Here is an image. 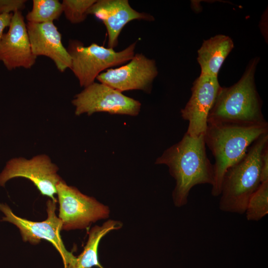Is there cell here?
<instances>
[{
    "label": "cell",
    "mask_w": 268,
    "mask_h": 268,
    "mask_svg": "<svg viewBox=\"0 0 268 268\" xmlns=\"http://www.w3.org/2000/svg\"><path fill=\"white\" fill-rule=\"evenodd\" d=\"M155 164L167 166L175 179L172 199L177 207L187 204L193 187L205 184L212 186L213 183V166L206 155L204 134L193 137L186 133L180 141L156 159Z\"/></svg>",
    "instance_id": "6da1fadb"
},
{
    "label": "cell",
    "mask_w": 268,
    "mask_h": 268,
    "mask_svg": "<svg viewBox=\"0 0 268 268\" xmlns=\"http://www.w3.org/2000/svg\"><path fill=\"white\" fill-rule=\"evenodd\" d=\"M266 134L268 124L246 125L207 122L204 141L215 159L211 192L213 196H220L222 178L227 169L243 157L256 140Z\"/></svg>",
    "instance_id": "7a4b0ae2"
},
{
    "label": "cell",
    "mask_w": 268,
    "mask_h": 268,
    "mask_svg": "<svg viewBox=\"0 0 268 268\" xmlns=\"http://www.w3.org/2000/svg\"><path fill=\"white\" fill-rule=\"evenodd\" d=\"M258 58L249 63L241 78L233 85L221 87L210 110L207 122L246 125L268 124L262 113V101L257 91L255 73Z\"/></svg>",
    "instance_id": "3957f363"
},
{
    "label": "cell",
    "mask_w": 268,
    "mask_h": 268,
    "mask_svg": "<svg viewBox=\"0 0 268 268\" xmlns=\"http://www.w3.org/2000/svg\"><path fill=\"white\" fill-rule=\"evenodd\" d=\"M268 144L266 134L256 140L243 157L227 169L221 184L219 208L221 211L245 213L250 197L261 184V155Z\"/></svg>",
    "instance_id": "277c9868"
},
{
    "label": "cell",
    "mask_w": 268,
    "mask_h": 268,
    "mask_svg": "<svg viewBox=\"0 0 268 268\" xmlns=\"http://www.w3.org/2000/svg\"><path fill=\"white\" fill-rule=\"evenodd\" d=\"M137 42L116 52L93 43L88 46L77 40H70L67 50L70 57V69L84 88L95 82L104 70L129 62L134 56Z\"/></svg>",
    "instance_id": "5b68a950"
},
{
    "label": "cell",
    "mask_w": 268,
    "mask_h": 268,
    "mask_svg": "<svg viewBox=\"0 0 268 268\" xmlns=\"http://www.w3.org/2000/svg\"><path fill=\"white\" fill-rule=\"evenodd\" d=\"M62 230L82 229L109 217V207L61 180L57 186Z\"/></svg>",
    "instance_id": "8992f818"
},
{
    "label": "cell",
    "mask_w": 268,
    "mask_h": 268,
    "mask_svg": "<svg viewBox=\"0 0 268 268\" xmlns=\"http://www.w3.org/2000/svg\"><path fill=\"white\" fill-rule=\"evenodd\" d=\"M56 202L49 199L46 203L47 219L36 222L16 215L7 204L0 203V211L4 214L1 221L15 225L19 229L24 242L33 245L38 244L41 240L50 242L60 254L64 268H70L76 257L66 249L62 239L60 232L62 230V224L56 214Z\"/></svg>",
    "instance_id": "52a82bcc"
},
{
    "label": "cell",
    "mask_w": 268,
    "mask_h": 268,
    "mask_svg": "<svg viewBox=\"0 0 268 268\" xmlns=\"http://www.w3.org/2000/svg\"><path fill=\"white\" fill-rule=\"evenodd\" d=\"M75 114L90 116L96 112L137 116L141 108L139 101L124 95L106 84L94 82L77 94L71 101Z\"/></svg>",
    "instance_id": "ba28073f"
},
{
    "label": "cell",
    "mask_w": 268,
    "mask_h": 268,
    "mask_svg": "<svg viewBox=\"0 0 268 268\" xmlns=\"http://www.w3.org/2000/svg\"><path fill=\"white\" fill-rule=\"evenodd\" d=\"M58 167L45 154L36 155L30 159L23 157L11 159L0 173V186L9 180L22 177L31 181L40 193L57 202L55 195L57 186L62 180L58 174Z\"/></svg>",
    "instance_id": "9c48e42d"
},
{
    "label": "cell",
    "mask_w": 268,
    "mask_h": 268,
    "mask_svg": "<svg viewBox=\"0 0 268 268\" xmlns=\"http://www.w3.org/2000/svg\"><path fill=\"white\" fill-rule=\"evenodd\" d=\"M157 74L155 61L137 53L126 65L109 68L98 75L96 79L121 92L140 90L149 93Z\"/></svg>",
    "instance_id": "30bf717a"
},
{
    "label": "cell",
    "mask_w": 268,
    "mask_h": 268,
    "mask_svg": "<svg viewBox=\"0 0 268 268\" xmlns=\"http://www.w3.org/2000/svg\"><path fill=\"white\" fill-rule=\"evenodd\" d=\"M221 86L218 78L201 74L194 81L191 97L181 110L182 118L189 122L186 133L193 137L204 134L207 117Z\"/></svg>",
    "instance_id": "8fae6325"
},
{
    "label": "cell",
    "mask_w": 268,
    "mask_h": 268,
    "mask_svg": "<svg viewBox=\"0 0 268 268\" xmlns=\"http://www.w3.org/2000/svg\"><path fill=\"white\" fill-rule=\"evenodd\" d=\"M0 43V61L9 70L31 68L37 57L32 53L26 23L21 11L12 13L10 23Z\"/></svg>",
    "instance_id": "7c38bea8"
},
{
    "label": "cell",
    "mask_w": 268,
    "mask_h": 268,
    "mask_svg": "<svg viewBox=\"0 0 268 268\" xmlns=\"http://www.w3.org/2000/svg\"><path fill=\"white\" fill-rule=\"evenodd\" d=\"M87 14L103 22L108 36V48L113 49L118 44L122 30L128 23L134 20H154L151 14L134 9L128 0H96Z\"/></svg>",
    "instance_id": "4fadbf2b"
},
{
    "label": "cell",
    "mask_w": 268,
    "mask_h": 268,
    "mask_svg": "<svg viewBox=\"0 0 268 268\" xmlns=\"http://www.w3.org/2000/svg\"><path fill=\"white\" fill-rule=\"evenodd\" d=\"M26 26L32 51L35 57L43 56L50 58L62 72L70 68V57L54 22H27Z\"/></svg>",
    "instance_id": "5bb4252c"
},
{
    "label": "cell",
    "mask_w": 268,
    "mask_h": 268,
    "mask_svg": "<svg viewBox=\"0 0 268 268\" xmlns=\"http://www.w3.org/2000/svg\"><path fill=\"white\" fill-rule=\"evenodd\" d=\"M234 47L229 37L219 34L204 40L198 51L201 74L217 77L225 59Z\"/></svg>",
    "instance_id": "9a60e30c"
},
{
    "label": "cell",
    "mask_w": 268,
    "mask_h": 268,
    "mask_svg": "<svg viewBox=\"0 0 268 268\" xmlns=\"http://www.w3.org/2000/svg\"><path fill=\"white\" fill-rule=\"evenodd\" d=\"M123 223L119 221L109 219L102 225H95L89 231L86 244L82 253L76 257L70 268H91L97 267L104 268L99 263L98 247L101 239L109 232L121 229Z\"/></svg>",
    "instance_id": "2e32d148"
},
{
    "label": "cell",
    "mask_w": 268,
    "mask_h": 268,
    "mask_svg": "<svg viewBox=\"0 0 268 268\" xmlns=\"http://www.w3.org/2000/svg\"><path fill=\"white\" fill-rule=\"evenodd\" d=\"M63 13L62 2L58 0H33L32 8L26 16L27 22L51 23Z\"/></svg>",
    "instance_id": "e0dca14e"
},
{
    "label": "cell",
    "mask_w": 268,
    "mask_h": 268,
    "mask_svg": "<svg viewBox=\"0 0 268 268\" xmlns=\"http://www.w3.org/2000/svg\"><path fill=\"white\" fill-rule=\"evenodd\" d=\"M245 213L248 221H258L268 214V182L261 183L250 197Z\"/></svg>",
    "instance_id": "ac0fdd59"
},
{
    "label": "cell",
    "mask_w": 268,
    "mask_h": 268,
    "mask_svg": "<svg viewBox=\"0 0 268 268\" xmlns=\"http://www.w3.org/2000/svg\"><path fill=\"white\" fill-rule=\"evenodd\" d=\"M96 0H63L62 2L63 13L67 19L72 24L85 20L88 9Z\"/></svg>",
    "instance_id": "d6986e66"
},
{
    "label": "cell",
    "mask_w": 268,
    "mask_h": 268,
    "mask_svg": "<svg viewBox=\"0 0 268 268\" xmlns=\"http://www.w3.org/2000/svg\"><path fill=\"white\" fill-rule=\"evenodd\" d=\"M26 0H0V15L21 11L25 7Z\"/></svg>",
    "instance_id": "ffe728a7"
},
{
    "label": "cell",
    "mask_w": 268,
    "mask_h": 268,
    "mask_svg": "<svg viewBox=\"0 0 268 268\" xmlns=\"http://www.w3.org/2000/svg\"><path fill=\"white\" fill-rule=\"evenodd\" d=\"M268 182V144L264 148L261 155V183Z\"/></svg>",
    "instance_id": "44dd1931"
},
{
    "label": "cell",
    "mask_w": 268,
    "mask_h": 268,
    "mask_svg": "<svg viewBox=\"0 0 268 268\" xmlns=\"http://www.w3.org/2000/svg\"><path fill=\"white\" fill-rule=\"evenodd\" d=\"M12 13L0 15V43L4 34V29L8 27Z\"/></svg>",
    "instance_id": "7402d4cb"
}]
</instances>
